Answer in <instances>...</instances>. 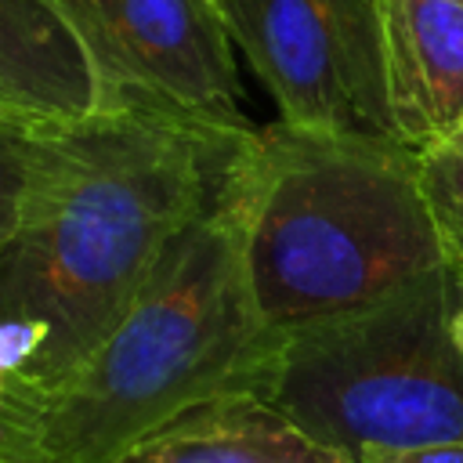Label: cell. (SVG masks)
Listing matches in <instances>:
<instances>
[{
  "label": "cell",
  "mask_w": 463,
  "mask_h": 463,
  "mask_svg": "<svg viewBox=\"0 0 463 463\" xmlns=\"http://www.w3.org/2000/svg\"><path fill=\"white\" fill-rule=\"evenodd\" d=\"M257 127L152 105L43 123L22 217L0 250V376L33 409L109 340L170 242Z\"/></svg>",
  "instance_id": "cell-1"
},
{
  "label": "cell",
  "mask_w": 463,
  "mask_h": 463,
  "mask_svg": "<svg viewBox=\"0 0 463 463\" xmlns=\"http://www.w3.org/2000/svg\"><path fill=\"white\" fill-rule=\"evenodd\" d=\"M228 199L257 315L282 340L449 264L420 152L394 137L257 127L232 163Z\"/></svg>",
  "instance_id": "cell-2"
},
{
  "label": "cell",
  "mask_w": 463,
  "mask_h": 463,
  "mask_svg": "<svg viewBox=\"0 0 463 463\" xmlns=\"http://www.w3.org/2000/svg\"><path fill=\"white\" fill-rule=\"evenodd\" d=\"M228 174L109 340L43 405L40 463H116L206 402L268 394L282 336L257 315Z\"/></svg>",
  "instance_id": "cell-3"
},
{
  "label": "cell",
  "mask_w": 463,
  "mask_h": 463,
  "mask_svg": "<svg viewBox=\"0 0 463 463\" xmlns=\"http://www.w3.org/2000/svg\"><path fill=\"white\" fill-rule=\"evenodd\" d=\"M463 271L445 264L394 297L282 340L268 402L344 452L463 445Z\"/></svg>",
  "instance_id": "cell-4"
},
{
  "label": "cell",
  "mask_w": 463,
  "mask_h": 463,
  "mask_svg": "<svg viewBox=\"0 0 463 463\" xmlns=\"http://www.w3.org/2000/svg\"><path fill=\"white\" fill-rule=\"evenodd\" d=\"M279 123L391 137L373 0H217Z\"/></svg>",
  "instance_id": "cell-5"
},
{
  "label": "cell",
  "mask_w": 463,
  "mask_h": 463,
  "mask_svg": "<svg viewBox=\"0 0 463 463\" xmlns=\"http://www.w3.org/2000/svg\"><path fill=\"white\" fill-rule=\"evenodd\" d=\"M87 47L109 105H152L213 127L242 112L232 36L217 0H51Z\"/></svg>",
  "instance_id": "cell-6"
},
{
  "label": "cell",
  "mask_w": 463,
  "mask_h": 463,
  "mask_svg": "<svg viewBox=\"0 0 463 463\" xmlns=\"http://www.w3.org/2000/svg\"><path fill=\"white\" fill-rule=\"evenodd\" d=\"M391 137L412 152L463 127V0H373Z\"/></svg>",
  "instance_id": "cell-7"
},
{
  "label": "cell",
  "mask_w": 463,
  "mask_h": 463,
  "mask_svg": "<svg viewBox=\"0 0 463 463\" xmlns=\"http://www.w3.org/2000/svg\"><path fill=\"white\" fill-rule=\"evenodd\" d=\"M0 105L33 123L109 109L87 47L51 0H0Z\"/></svg>",
  "instance_id": "cell-8"
},
{
  "label": "cell",
  "mask_w": 463,
  "mask_h": 463,
  "mask_svg": "<svg viewBox=\"0 0 463 463\" xmlns=\"http://www.w3.org/2000/svg\"><path fill=\"white\" fill-rule=\"evenodd\" d=\"M116 463H354L260 394L206 402L145 434Z\"/></svg>",
  "instance_id": "cell-9"
},
{
  "label": "cell",
  "mask_w": 463,
  "mask_h": 463,
  "mask_svg": "<svg viewBox=\"0 0 463 463\" xmlns=\"http://www.w3.org/2000/svg\"><path fill=\"white\" fill-rule=\"evenodd\" d=\"M420 188L449 264L463 271V127L420 152Z\"/></svg>",
  "instance_id": "cell-10"
},
{
  "label": "cell",
  "mask_w": 463,
  "mask_h": 463,
  "mask_svg": "<svg viewBox=\"0 0 463 463\" xmlns=\"http://www.w3.org/2000/svg\"><path fill=\"white\" fill-rule=\"evenodd\" d=\"M40 127L33 119L0 116V250L18 228L22 203L33 181L36 148H40Z\"/></svg>",
  "instance_id": "cell-11"
},
{
  "label": "cell",
  "mask_w": 463,
  "mask_h": 463,
  "mask_svg": "<svg viewBox=\"0 0 463 463\" xmlns=\"http://www.w3.org/2000/svg\"><path fill=\"white\" fill-rule=\"evenodd\" d=\"M354 463H463V445H427V449H365Z\"/></svg>",
  "instance_id": "cell-12"
},
{
  "label": "cell",
  "mask_w": 463,
  "mask_h": 463,
  "mask_svg": "<svg viewBox=\"0 0 463 463\" xmlns=\"http://www.w3.org/2000/svg\"><path fill=\"white\" fill-rule=\"evenodd\" d=\"M452 336H456V344L463 347V304H459L456 315H452Z\"/></svg>",
  "instance_id": "cell-13"
},
{
  "label": "cell",
  "mask_w": 463,
  "mask_h": 463,
  "mask_svg": "<svg viewBox=\"0 0 463 463\" xmlns=\"http://www.w3.org/2000/svg\"><path fill=\"white\" fill-rule=\"evenodd\" d=\"M0 116H14V112H7V109H4V105H0ZM14 119H22V116H14Z\"/></svg>",
  "instance_id": "cell-14"
},
{
  "label": "cell",
  "mask_w": 463,
  "mask_h": 463,
  "mask_svg": "<svg viewBox=\"0 0 463 463\" xmlns=\"http://www.w3.org/2000/svg\"><path fill=\"white\" fill-rule=\"evenodd\" d=\"M0 463H11V459H7V456H4V452H0Z\"/></svg>",
  "instance_id": "cell-15"
}]
</instances>
